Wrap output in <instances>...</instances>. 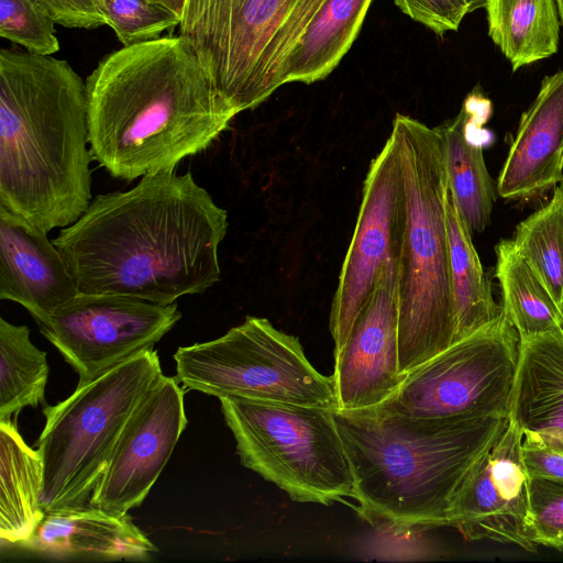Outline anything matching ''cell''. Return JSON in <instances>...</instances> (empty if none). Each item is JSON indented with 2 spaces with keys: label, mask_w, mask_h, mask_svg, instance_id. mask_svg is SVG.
<instances>
[{
  "label": "cell",
  "mask_w": 563,
  "mask_h": 563,
  "mask_svg": "<svg viewBox=\"0 0 563 563\" xmlns=\"http://www.w3.org/2000/svg\"><path fill=\"white\" fill-rule=\"evenodd\" d=\"M228 212L191 173L159 172L98 195L53 240L80 292L168 305L220 280Z\"/></svg>",
  "instance_id": "1"
},
{
  "label": "cell",
  "mask_w": 563,
  "mask_h": 563,
  "mask_svg": "<svg viewBox=\"0 0 563 563\" xmlns=\"http://www.w3.org/2000/svg\"><path fill=\"white\" fill-rule=\"evenodd\" d=\"M86 87L92 159L126 181L174 172L238 114L180 35L108 54Z\"/></svg>",
  "instance_id": "2"
},
{
  "label": "cell",
  "mask_w": 563,
  "mask_h": 563,
  "mask_svg": "<svg viewBox=\"0 0 563 563\" xmlns=\"http://www.w3.org/2000/svg\"><path fill=\"white\" fill-rule=\"evenodd\" d=\"M86 81L66 60L0 51V206L48 233L91 202Z\"/></svg>",
  "instance_id": "3"
},
{
  "label": "cell",
  "mask_w": 563,
  "mask_h": 563,
  "mask_svg": "<svg viewBox=\"0 0 563 563\" xmlns=\"http://www.w3.org/2000/svg\"><path fill=\"white\" fill-rule=\"evenodd\" d=\"M354 478L356 510L383 523L450 526L453 501L509 416L416 419L334 409Z\"/></svg>",
  "instance_id": "4"
},
{
  "label": "cell",
  "mask_w": 563,
  "mask_h": 563,
  "mask_svg": "<svg viewBox=\"0 0 563 563\" xmlns=\"http://www.w3.org/2000/svg\"><path fill=\"white\" fill-rule=\"evenodd\" d=\"M405 219L397 262L399 373L454 340V305L445 212L448 177L439 128L396 114Z\"/></svg>",
  "instance_id": "5"
},
{
  "label": "cell",
  "mask_w": 563,
  "mask_h": 563,
  "mask_svg": "<svg viewBox=\"0 0 563 563\" xmlns=\"http://www.w3.org/2000/svg\"><path fill=\"white\" fill-rule=\"evenodd\" d=\"M328 0H187L179 35L240 113L288 84L291 56Z\"/></svg>",
  "instance_id": "6"
},
{
  "label": "cell",
  "mask_w": 563,
  "mask_h": 563,
  "mask_svg": "<svg viewBox=\"0 0 563 563\" xmlns=\"http://www.w3.org/2000/svg\"><path fill=\"white\" fill-rule=\"evenodd\" d=\"M161 375L158 354L148 349L77 385L65 400L44 407L46 422L37 451L45 512L85 506L125 422Z\"/></svg>",
  "instance_id": "7"
},
{
  "label": "cell",
  "mask_w": 563,
  "mask_h": 563,
  "mask_svg": "<svg viewBox=\"0 0 563 563\" xmlns=\"http://www.w3.org/2000/svg\"><path fill=\"white\" fill-rule=\"evenodd\" d=\"M240 461L298 503L330 506L355 497L334 409L221 397Z\"/></svg>",
  "instance_id": "8"
},
{
  "label": "cell",
  "mask_w": 563,
  "mask_h": 563,
  "mask_svg": "<svg viewBox=\"0 0 563 563\" xmlns=\"http://www.w3.org/2000/svg\"><path fill=\"white\" fill-rule=\"evenodd\" d=\"M174 360L179 383L218 398L338 407L332 376L312 366L297 336L264 318L247 317L218 339L180 346Z\"/></svg>",
  "instance_id": "9"
},
{
  "label": "cell",
  "mask_w": 563,
  "mask_h": 563,
  "mask_svg": "<svg viewBox=\"0 0 563 563\" xmlns=\"http://www.w3.org/2000/svg\"><path fill=\"white\" fill-rule=\"evenodd\" d=\"M520 336L504 311L404 377L371 408L386 416L454 419L509 416Z\"/></svg>",
  "instance_id": "10"
},
{
  "label": "cell",
  "mask_w": 563,
  "mask_h": 563,
  "mask_svg": "<svg viewBox=\"0 0 563 563\" xmlns=\"http://www.w3.org/2000/svg\"><path fill=\"white\" fill-rule=\"evenodd\" d=\"M176 303L78 292L43 323L42 334L85 384L157 343L180 320Z\"/></svg>",
  "instance_id": "11"
},
{
  "label": "cell",
  "mask_w": 563,
  "mask_h": 563,
  "mask_svg": "<svg viewBox=\"0 0 563 563\" xmlns=\"http://www.w3.org/2000/svg\"><path fill=\"white\" fill-rule=\"evenodd\" d=\"M405 219V198L397 145L390 134L372 159L350 246L339 275L330 311L336 355L369 299L380 272L397 263Z\"/></svg>",
  "instance_id": "12"
},
{
  "label": "cell",
  "mask_w": 563,
  "mask_h": 563,
  "mask_svg": "<svg viewBox=\"0 0 563 563\" xmlns=\"http://www.w3.org/2000/svg\"><path fill=\"white\" fill-rule=\"evenodd\" d=\"M187 422L178 379L161 375L125 422L89 505L115 515H126L140 506L166 466Z\"/></svg>",
  "instance_id": "13"
},
{
  "label": "cell",
  "mask_w": 563,
  "mask_h": 563,
  "mask_svg": "<svg viewBox=\"0 0 563 563\" xmlns=\"http://www.w3.org/2000/svg\"><path fill=\"white\" fill-rule=\"evenodd\" d=\"M522 430L509 418L481 456L451 508L450 526L468 541L489 540L534 552L530 477L521 454Z\"/></svg>",
  "instance_id": "14"
},
{
  "label": "cell",
  "mask_w": 563,
  "mask_h": 563,
  "mask_svg": "<svg viewBox=\"0 0 563 563\" xmlns=\"http://www.w3.org/2000/svg\"><path fill=\"white\" fill-rule=\"evenodd\" d=\"M336 409H371L399 386L397 263L379 274L375 288L356 317L342 350L334 355L332 375Z\"/></svg>",
  "instance_id": "15"
},
{
  "label": "cell",
  "mask_w": 563,
  "mask_h": 563,
  "mask_svg": "<svg viewBox=\"0 0 563 563\" xmlns=\"http://www.w3.org/2000/svg\"><path fill=\"white\" fill-rule=\"evenodd\" d=\"M78 292L47 233L0 206V299L23 306L41 324Z\"/></svg>",
  "instance_id": "16"
},
{
  "label": "cell",
  "mask_w": 563,
  "mask_h": 563,
  "mask_svg": "<svg viewBox=\"0 0 563 563\" xmlns=\"http://www.w3.org/2000/svg\"><path fill=\"white\" fill-rule=\"evenodd\" d=\"M563 183V69L543 78L522 113L497 179L506 200H530Z\"/></svg>",
  "instance_id": "17"
},
{
  "label": "cell",
  "mask_w": 563,
  "mask_h": 563,
  "mask_svg": "<svg viewBox=\"0 0 563 563\" xmlns=\"http://www.w3.org/2000/svg\"><path fill=\"white\" fill-rule=\"evenodd\" d=\"M21 544L38 555L58 560H145L157 551L128 515L90 505L46 511Z\"/></svg>",
  "instance_id": "18"
},
{
  "label": "cell",
  "mask_w": 563,
  "mask_h": 563,
  "mask_svg": "<svg viewBox=\"0 0 563 563\" xmlns=\"http://www.w3.org/2000/svg\"><path fill=\"white\" fill-rule=\"evenodd\" d=\"M492 102L477 91L464 101L452 120L438 126L442 136L448 185L457 211L471 233H482L490 223L495 195L483 144Z\"/></svg>",
  "instance_id": "19"
},
{
  "label": "cell",
  "mask_w": 563,
  "mask_h": 563,
  "mask_svg": "<svg viewBox=\"0 0 563 563\" xmlns=\"http://www.w3.org/2000/svg\"><path fill=\"white\" fill-rule=\"evenodd\" d=\"M509 418L525 438L563 451V330L520 339Z\"/></svg>",
  "instance_id": "20"
},
{
  "label": "cell",
  "mask_w": 563,
  "mask_h": 563,
  "mask_svg": "<svg viewBox=\"0 0 563 563\" xmlns=\"http://www.w3.org/2000/svg\"><path fill=\"white\" fill-rule=\"evenodd\" d=\"M0 537L27 540L45 511L41 505L42 460L18 431L15 418L0 420Z\"/></svg>",
  "instance_id": "21"
},
{
  "label": "cell",
  "mask_w": 563,
  "mask_h": 563,
  "mask_svg": "<svg viewBox=\"0 0 563 563\" xmlns=\"http://www.w3.org/2000/svg\"><path fill=\"white\" fill-rule=\"evenodd\" d=\"M488 35L512 70L555 54L560 15L556 0H486Z\"/></svg>",
  "instance_id": "22"
},
{
  "label": "cell",
  "mask_w": 563,
  "mask_h": 563,
  "mask_svg": "<svg viewBox=\"0 0 563 563\" xmlns=\"http://www.w3.org/2000/svg\"><path fill=\"white\" fill-rule=\"evenodd\" d=\"M445 212L454 305V343L493 321L503 308L493 298L490 283L472 242V233L457 211L449 185Z\"/></svg>",
  "instance_id": "23"
},
{
  "label": "cell",
  "mask_w": 563,
  "mask_h": 563,
  "mask_svg": "<svg viewBox=\"0 0 563 563\" xmlns=\"http://www.w3.org/2000/svg\"><path fill=\"white\" fill-rule=\"evenodd\" d=\"M372 0H328L296 47L288 82L324 79L347 53L365 20Z\"/></svg>",
  "instance_id": "24"
},
{
  "label": "cell",
  "mask_w": 563,
  "mask_h": 563,
  "mask_svg": "<svg viewBox=\"0 0 563 563\" xmlns=\"http://www.w3.org/2000/svg\"><path fill=\"white\" fill-rule=\"evenodd\" d=\"M495 252L501 308L520 339L563 330L558 305L516 250L512 239L500 240Z\"/></svg>",
  "instance_id": "25"
},
{
  "label": "cell",
  "mask_w": 563,
  "mask_h": 563,
  "mask_svg": "<svg viewBox=\"0 0 563 563\" xmlns=\"http://www.w3.org/2000/svg\"><path fill=\"white\" fill-rule=\"evenodd\" d=\"M48 372L46 353L32 343L29 328L0 318V420L43 402Z\"/></svg>",
  "instance_id": "26"
},
{
  "label": "cell",
  "mask_w": 563,
  "mask_h": 563,
  "mask_svg": "<svg viewBox=\"0 0 563 563\" xmlns=\"http://www.w3.org/2000/svg\"><path fill=\"white\" fill-rule=\"evenodd\" d=\"M512 242L560 307L563 300V183L555 187L543 207L517 225Z\"/></svg>",
  "instance_id": "27"
},
{
  "label": "cell",
  "mask_w": 563,
  "mask_h": 563,
  "mask_svg": "<svg viewBox=\"0 0 563 563\" xmlns=\"http://www.w3.org/2000/svg\"><path fill=\"white\" fill-rule=\"evenodd\" d=\"M109 25L123 46L144 43L179 26L181 19L170 9L148 0H97Z\"/></svg>",
  "instance_id": "28"
},
{
  "label": "cell",
  "mask_w": 563,
  "mask_h": 563,
  "mask_svg": "<svg viewBox=\"0 0 563 563\" xmlns=\"http://www.w3.org/2000/svg\"><path fill=\"white\" fill-rule=\"evenodd\" d=\"M55 22L35 0H0V35L36 55L59 49Z\"/></svg>",
  "instance_id": "29"
},
{
  "label": "cell",
  "mask_w": 563,
  "mask_h": 563,
  "mask_svg": "<svg viewBox=\"0 0 563 563\" xmlns=\"http://www.w3.org/2000/svg\"><path fill=\"white\" fill-rule=\"evenodd\" d=\"M532 540L563 552V481L530 478Z\"/></svg>",
  "instance_id": "30"
},
{
  "label": "cell",
  "mask_w": 563,
  "mask_h": 563,
  "mask_svg": "<svg viewBox=\"0 0 563 563\" xmlns=\"http://www.w3.org/2000/svg\"><path fill=\"white\" fill-rule=\"evenodd\" d=\"M367 543L366 554L379 560H430L439 555L438 549L427 538V529L383 523L374 526Z\"/></svg>",
  "instance_id": "31"
},
{
  "label": "cell",
  "mask_w": 563,
  "mask_h": 563,
  "mask_svg": "<svg viewBox=\"0 0 563 563\" xmlns=\"http://www.w3.org/2000/svg\"><path fill=\"white\" fill-rule=\"evenodd\" d=\"M395 4L416 22L438 36L457 31L467 13V0H394Z\"/></svg>",
  "instance_id": "32"
},
{
  "label": "cell",
  "mask_w": 563,
  "mask_h": 563,
  "mask_svg": "<svg viewBox=\"0 0 563 563\" xmlns=\"http://www.w3.org/2000/svg\"><path fill=\"white\" fill-rule=\"evenodd\" d=\"M56 24L68 29H97L106 24L97 0H35Z\"/></svg>",
  "instance_id": "33"
},
{
  "label": "cell",
  "mask_w": 563,
  "mask_h": 563,
  "mask_svg": "<svg viewBox=\"0 0 563 563\" xmlns=\"http://www.w3.org/2000/svg\"><path fill=\"white\" fill-rule=\"evenodd\" d=\"M521 454L530 478L563 481L562 450L523 437Z\"/></svg>",
  "instance_id": "34"
},
{
  "label": "cell",
  "mask_w": 563,
  "mask_h": 563,
  "mask_svg": "<svg viewBox=\"0 0 563 563\" xmlns=\"http://www.w3.org/2000/svg\"><path fill=\"white\" fill-rule=\"evenodd\" d=\"M148 1L159 3V4L170 9L180 19L183 16L184 9H185L186 2H187V0H148Z\"/></svg>",
  "instance_id": "35"
},
{
  "label": "cell",
  "mask_w": 563,
  "mask_h": 563,
  "mask_svg": "<svg viewBox=\"0 0 563 563\" xmlns=\"http://www.w3.org/2000/svg\"><path fill=\"white\" fill-rule=\"evenodd\" d=\"M486 0H467L470 5V12H473L477 9L484 8Z\"/></svg>",
  "instance_id": "36"
},
{
  "label": "cell",
  "mask_w": 563,
  "mask_h": 563,
  "mask_svg": "<svg viewBox=\"0 0 563 563\" xmlns=\"http://www.w3.org/2000/svg\"><path fill=\"white\" fill-rule=\"evenodd\" d=\"M556 4H558V11H559V15H560V20L563 24V0H556Z\"/></svg>",
  "instance_id": "37"
},
{
  "label": "cell",
  "mask_w": 563,
  "mask_h": 563,
  "mask_svg": "<svg viewBox=\"0 0 563 563\" xmlns=\"http://www.w3.org/2000/svg\"><path fill=\"white\" fill-rule=\"evenodd\" d=\"M559 309H560V312H561V316H562V323H563V300H562Z\"/></svg>",
  "instance_id": "38"
}]
</instances>
